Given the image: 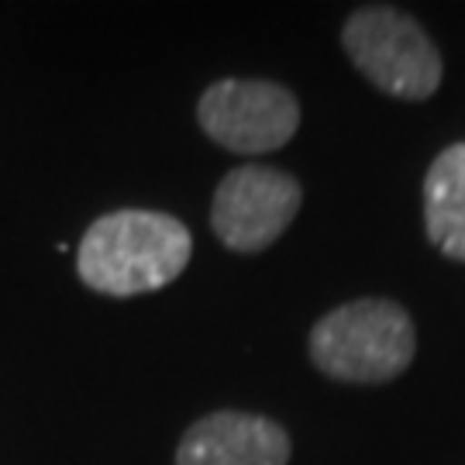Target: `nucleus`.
<instances>
[{"label": "nucleus", "instance_id": "nucleus-3", "mask_svg": "<svg viewBox=\"0 0 465 465\" xmlns=\"http://www.w3.org/2000/svg\"><path fill=\"white\" fill-rule=\"evenodd\" d=\"M359 73L382 94L428 100L441 86V55L411 15L390 4L359 7L341 32Z\"/></svg>", "mask_w": 465, "mask_h": 465}, {"label": "nucleus", "instance_id": "nucleus-1", "mask_svg": "<svg viewBox=\"0 0 465 465\" xmlns=\"http://www.w3.org/2000/svg\"><path fill=\"white\" fill-rule=\"evenodd\" d=\"M193 238L163 211H114L86 228L76 269L104 297H138L163 290L190 262Z\"/></svg>", "mask_w": 465, "mask_h": 465}, {"label": "nucleus", "instance_id": "nucleus-7", "mask_svg": "<svg viewBox=\"0 0 465 465\" xmlns=\"http://www.w3.org/2000/svg\"><path fill=\"white\" fill-rule=\"evenodd\" d=\"M424 224L434 249L465 262V142L449 145L428 169Z\"/></svg>", "mask_w": 465, "mask_h": 465}, {"label": "nucleus", "instance_id": "nucleus-5", "mask_svg": "<svg viewBox=\"0 0 465 465\" xmlns=\"http://www.w3.org/2000/svg\"><path fill=\"white\" fill-rule=\"evenodd\" d=\"M300 183L272 166L232 169L214 193L211 224L234 252H262L280 238L300 211Z\"/></svg>", "mask_w": 465, "mask_h": 465}, {"label": "nucleus", "instance_id": "nucleus-2", "mask_svg": "<svg viewBox=\"0 0 465 465\" xmlns=\"http://www.w3.org/2000/svg\"><path fill=\"white\" fill-rule=\"evenodd\" d=\"M417 331L411 314L382 297L334 307L311 331L314 366L338 382H390L414 362Z\"/></svg>", "mask_w": 465, "mask_h": 465}, {"label": "nucleus", "instance_id": "nucleus-6", "mask_svg": "<svg viewBox=\"0 0 465 465\" xmlns=\"http://www.w3.org/2000/svg\"><path fill=\"white\" fill-rule=\"evenodd\" d=\"M290 434L276 420L242 411L200 417L176 449V465H286Z\"/></svg>", "mask_w": 465, "mask_h": 465}, {"label": "nucleus", "instance_id": "nucleus-4", "mask_svg": "<svg viewBox=\"0 0 465 465\" xmlns=\"http://www.w3.org/2000/svg\"><path fill=\"white\" fill-rule=\"evenodd\" d=\"M200 128L221 149L232 152H276L300 124L297 97L269 80H217L197 104Z\"/></svg>", "mask_w": 465, "mask_h": 465}]
</instances>
